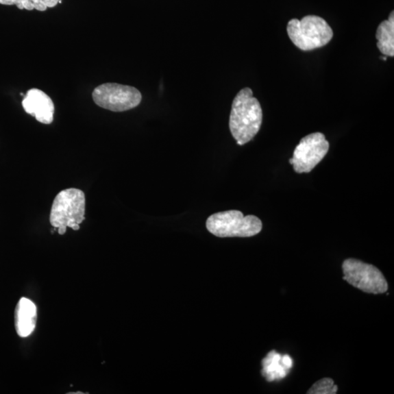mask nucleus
Instances as JSON below:
<instances>
[{"instance_id":"1","label":"nucleus","mask_w":394,"mask_h":394,"mask_svg":"<svg viewBox=\"0 0 394 394\" xmlns=\"http://www.w3.org/2000/svg\"><path fill=\"white\" fill-rule=\"evenodd\" d=\"M263 119L262 106L250 88H244L233 100L230 130L236 143L243 145L260 132Z\"/></svg>"},{"instance_id":"2","label":"nucleus","mask_w":394,"mask_h":394,"mask_svg":"<svg viewBox=\"0 0 394 394\" xmlns=\"http://www.w3.org/2000/svg\"><path fill=\"white\" fill-rule=\"evenodd\" d=\"M86 196L78 188H66L56 196L51 212L50 223L58 229L60 235L69 227L75 231L80 230V224L86 219Z\"/></svg>"},{"instance_id":"3","label":"nucleus","mask_w":394,"mask_h":394,"mask_svg":"<svg viewBox=\"0 0 394 394\" xmlns=\"http://www.w3.org/2000/svg\"><path fill=\"white\" fill-rule=\"evenodd\" d=\"M206 227L219 238H250L262 231V222L255 216L244 217L241 211L233 210L212 214Z\"/></svg>"},{"instance_id":"4","label":"nucleus","mask_w":394,"mask_h":394,"mask_svg":"<svg viewBox=\"0 0 394 394\" xmlns=\"http://www.w3.org/2000/svg\"><path fill=\"white\" fill-rule=\"evenodd\" d=\"M287 32L293 43L305 51L325 46L334 36L328 22L317 16H307L301 20L291 19Z\"/></svg>"},{"instance_id":"5","label":"nucleus","mask_w":394,"mask_h":394,"mask_svg":"<svg viewBox=\"0 0 394 394\" xmlns=\"http://www.w3.org/2000/svg\"><path fill=\"white\" fill-rule=\"evenodd\" d=\"M343 280L349 284L368 294H384L387 280L376 267L355 258H347L343 264Z\"/></svg>"},{"instance_id":"6","label":"nucleus","mask_w":394,"mask_h":394,"mask_svg":"<svg viewBox=\"0 0 394 394\" xmlns=\"http://www.w3.org/2000/svg\"><path fill=\"white\" fill-rule=\"evenodd\" d=\"M93 98L100 108L112 112H125L138 107L141 103L142 95L133 86L107 83L95 88Z\"/></svg>"},{"instance_id":"7","label":"nucleus","mask_w":394,"mask_h":394,"mask_svg":"<svg viewBox=\"0 0 394 394\" xmlns=\"http://www.w3.org/2000/svg\"><path fill=\"white\" fill-rule=\"evenodd\" d=\"M330 143L321 132L312 133L303 138L297 145L290 164L297 173H308L328 154Z\"/></svg>"},{"instance_id":"8","label":"nucleus","mask_w":394,"mask_h":394,"mask_svg":"<svg viewBox=\"0 0 394 394\" xmlns=\"http://www.w3.org/2000/svg\"><path fill=\"white\" fill-rule=\"evenodd\" d=\"M22 106L28 114L43 125H51L53 121L55 106L53 100L40 89H29L22 101Z\"/></svg>"},{"instance_id":"9","label":"nucleus","mask_w":394,"mask_h":394,"mask_svg":"<svg viewBox=\"0 0 394 394\" xmlns=\"http://www.w3.org/2000/svg\"><path fill=\"white\" fill-rule=\"evenodd\" d=\"M37 322V308L31 300L22 297L15 311V326L21 337H27L35 330Z\"/></svg>"},{"instance_id":"10","label":"nucleus","mask_w":394,"mask_h":394,"mask_svg":"<svg viewBox=\"0 0 394 394\" xmlns=\"http://www.w3.org/2000/svg\"><path fill=\"white\" fill-rule=\"evenodd\" d=\"M262 375L269 382L285 378L293 366V361L288 355L281 356L275 351L270 352L262 361Z\"/></svg>"},{"instance_id":"11","label":"nucleus","mask_w":394,"mask_h":394,"mask_svg":"<svg viewBox=\"0 0 394 394\" xmlns=\"http://www.w3.org/2000/svg\"><path fill=\"white\" fill-rule=\"evenodd\" d=\"M377 46L386 56H394V15L392 12L388 20L382 22L376 32Z\"/></svg>"},{"instance_id":"12","label":"nucleus","mask_w":394,"mask_h":394,"mask_svg":"<svg viewBox=\"0 0 394 394\" xmlns=\"http://www.w3.org/2000/svg\"><path fill=\"white\" fill-rule=\"evenodd\" d=\"M61 3V0H0L4 5H16L20 10L46 11Z\"/></svg>"},{"instance_id":"13","label":"nucleus","mask_w":394,"mask_h":394,"mask_svg":"<svg viewBox=\"0 0 394 394\" xmlns=\"http://www.w3.org/2000/svg\"><path fill=\"white\" fill-rule=\"evenodd\" d=\"M338 387L334 385L331 378H323L312 385L307 392L308 394H335Z\"/></svg>"}]
</instances>
